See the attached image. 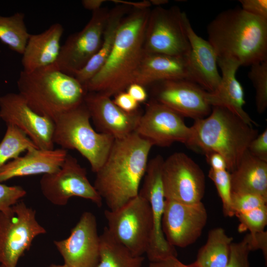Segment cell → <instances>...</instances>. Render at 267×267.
I'll use <instances>...</instances> for the list:
<instances>
[{
	"label": "cell",
	"instance_id": "6da1fadb",
	"mask_svg": "<svg viewBox=\"0 0 267 267\" xmlns=\"http://www.w3.org/2000/svg\"><path fill=\"white\" fill-rule=\"evenodd\" d=\"M153 146L135 132L114 140L95 173L93 185L109 210L119 209L138 194Z\"/></svg>",
	"mask_w": 267,
	"mask_h": 267
},
{
	"label": "cell",
	"instance_id": "7a4b0ae2",
	"mask_svg": "<svg viewBox=\"0 0 267 267\" xmlns=\"http://www.w3.org/2000/svg\"><path fill=\"white\" fill-rule=\"evenodd\" d=\"M150 10L132 8L125 16L107 61L85 86L87 92L111 97L133 83L145 53L144 36Z\"/></svg>",
	"mask_w": 267,
	"mask_h": 267
},
{
	"label": "cell",
	"instance_id": "3957f363",
	"mask_svg": "<svg viewBox=\"0 0 267 267\" xmlns=\"http://www.w3.org/2000/svg\"><path fill=\"white\" fill-rule=\"evenodd\" d=\"M207 33L218 58L235 60L240 66L267 60V20L241 8L218 14L208 25Z\"/></svg>",
	"mask_w": 267,
	"mask_h": 267
},
{
	"label": "cell",
	"instance_id": "277c9868",
	"mask_svg": "<svg viewBox=\"0 0 267 267\" xmlns=\"http://www.w3.org/2000/svg\"><path fill=\"white\" fill-rule=\"evenodd\" d=\"M17 85L18 93L33 111L53 121L83 103L87 92L74 77L54 63L31 72L21 71Z\"/></svg>",
	"mask_w": 267,
	"mask_h": 267
},
{
	"label": "cell",
	"instance_id": "5b68a950",
	"mask_svg": "<svg viewBox=\"0 0 267 267\" xmlns=\"http://www.w3.org/2000/svg\"><path fill=\"white\" fill-rule=\"evenodd\" d=\"M191 136L187 146L205 154L215 152L225 159L231 173L238 165L258 131L227 109L212 106L205 118L194 120L190 127Z\"/></svg>",
	"mask_w": 267,
	"mask_h": 267
},
{
	"label": "cell",
	"instance_id": "8992f818",
	"mask_svg": "<svg viewBox=\"0 0 267 267\" xmlns=\"http://www.w3.org/2000/svg\"><path fill=\"white\" fill-rule=\"evenodd\" d=\"M90 121L89 112L83 102L54 120L53 141L61 148L78 151L96 173L107 158L115 139L96 131Z\"/></svg>",
	"mask_w": 267,
	"mask_h": 267
},
{
	"label": "cell",
	"instance_id": "52a82bcc",
	"mask_svg": "<svg viewBox=\"0 0 267 267\" xmlns=\"http://www.w3.org/2000/svg\"><path fill=\"white\" fill-rule=\"evenodd\" d=\"M108 231L112 237L134 256L146 254L153 229V216L148 201L138 194L121 207L105 210Z\"/></svg>",
	"mask_w": 267,
	"mask_h": 267
},
{
	"label": "cell",
	"instance_id": "ba28073f",
	"mask_svg": "<svg viewBox=\"0 0 267 267\" xmlns=\"http://www.w3.org/2000/svg\"><path fill=\"white\" fill-rule=\"evenodd\" d=\"M46 232L36 219V211L22 201L0 212V265L16 267L35 238Z\"/></svg>",
	"mask_w": 267,
	"mask_h": 267
},
{
	"label": "cell",
	"instance_id": "9c48e42d",
	"mask_svg": "<svg viewBox=\"0 0 267 267\" xmlns=\"http://www.w3.org/2000/svg\"><path fill=\"white\" fill-rule=\"evenodd\" d=\"M183 12L176 6L151 9L144 36L145 53L182 57L189 55L191 48Z\"/></svg>",
	"mask_w": 267,
	"mask_h": 267
},
{
	"label": "cell",
	"instance_id": "30bf717a",
	"mask_svg": "<svg viewBox=\"0 0 267 267\" xmlns=\"http://www.w3.org/2000/svg\"><path fill=\"white\" fill-rule=\"evenodd\" d=\"M40 185L44 197L55 205H66L74 196L90 200L98 207L102 205V198L88 178L86 169L69 154L58 170L43 175Z\"/></svg>",
	"mask_w": 267,
	"mask_h": 267
},
{
	"label": "cell",
	"instance_id": "8fae6325",
	"mask_svg": "<svg viewBox=\"0 0 267 267\" xmlns=\"http://www.w3.org/2000/svg\"><path fill=\"white\" fill-rule=\"evenodd\" d=\"M162 178L165 199L187 204L202 201L205 190L204 172L185 153L176 152L164 160Z\"/></svg>",
	"mask_w": 267,
	"mask_h": 267
},
{
	"label": "cell",
	"instance_id": "7c38bea8",
	"mask_svg": "<svg viewBox=\"0 0 267 267\" xmlns=\"http://www.w3.org/2000/svg\"><path fill=\"white\" fill-rule=\"evenodd\" d=\"M109 11L101 7L92 11L84 28L68 37L54 63L59 70L74 77L96 53L101 45Z\"/></svg>",
	"mask_w": 267,
	"mask_h": 267
},
{
	"label": "cell",
	"instance_id": "4fadbf2b",
	"mask_svg": "<svg viewBox=\"0 0 267 267\" xmlns=\"http://www.w3.org/2000/svg\"><path fill=\"white\" fill-rule=\"evenodd\" d=\"M164 161V158L160 155L148 161L142 186L138 193L148 201L153 216V233L146 253L150 262H157L178 255L175 247L166 240L162 228V219L165 203L162 178Z\"/></svg>",
	"mask_w": 267,
	"mask_h": 267
},
{
	"label": "cell",
	"instance_id": "5bb4252c",
	"mask_svg": "<svg viewBox=\"0 0 267 267\" xmlns=\"http://www.w3.org/2000/svg\"><path fill=\"white\" fill-rule=\"evenodd\" d=\"M135 132L153 146L161 147L176 142L188 145L191 136V128L182 116L153 99L147 103Z\"/></svg>",
	"mask_w": 267,
	"mask_h": 267
},
{
	"label": "cell",
	"instance_id": "9a60e30c",
	"mask_svg": "<svg viewBox=\"0 0 267 267\" xmlns=\"http://www.w3.org/2000/svg\"><path fill=\"white\" fill-rule=\"evenodd\" d=\"M207 219V210L202 201L187 204L165 199L162 231L171 245L184 248L200 237Z\"/></svg>",
	"mask_w": 267,
	"mask_h": 267
},
{
	"label": "cell",
	"instance_id": "2e32d148",
	"mask_svg": "<svg viewBox=\"0 0 267 267\" xmlns=\"http://www.w3.org/2000/svg\"><path fill=\"white\" fill-rule=\"evenodd\" d=\"M0 119L23 131L39 149H54V121L33 111L19 93L0 96Z\"/></svg>",
	"mask_w": 267,
	"mask_h": 267
},
{
	"label": "cell",
	"instance_id": "e0dca14e",
	"mask_svg": "<svg viewBox=\"0 0 267 267\" xmlns=\"http://www.w3.org/2000/svg\"><path fill=\"white\" fill-rule=\"evenodd\" d=\"M153 98L183 117L194 120L208 116L212 106L208 101V92L189 80H164L152 84Z\"/></svg>",
	"mask_w": 267,
	"mask_h": 267
},
{
	"label": "cell",
	"instance_id": "ac0fdd59",
	"mask_svg": "<svg viewBox=\"0 0 267 267\" xmlns=\"http://www.w3.org/2000/svg\"><path fill=\"white\" fill-rule=\"evenodd\" d=\"M54 244L69 267H95L100 248L95 216L90 212H84L70 235Z\"/></svg>",
	"mask_w": 267,
	"mask_h": 267
},
{
	"label": "cell",
	"instance_id": "d6986e66",
	"mask_svg": "<svg viewBox=\"0 0 267 267\" xmlns=\"http://www.w3.org/2000/svg\"><path fill=\"white\" fill-rule=\"evenodd\" d=\"M84 102L98 132L110 135L115 139L135 132L142 114L139 110L126 112L110 97L97 92H87Z\"/></svg>",
	"mask_w": 267,
	"mask_h": 267
},
{
	"label": "cell",
	"instance_id": "ffe728a7",
	"mask_svg": "<svg viewBox=\"0 0 267 267\" xmlns=\"http://www.w3.org/2000/svg\"><path fill=\"white\" fill-rule=\"evenodd\" d=\"M183 17L191 48L187 56L190 81L208 92H213L221 80L217 68V54L209 42L194 32L185 12Z\"/></svg>",
	"mask_w": 267,
	"mask_h": 267
},
{
	"label": "cell",
	"instance_id": "44dd1931",
	"mask_svg": "<svg viewBox=\"0 0 267 267\" xmlns=\"http://www.w3.org/2000/svg\"><path fill=\"white\" fill-rule=\"evenodd\" d=\"M67 150L29 148L25 155L12 159L0 169V182L16 177L54 173L61 166Z\"/></svg>",
	"mask_w": 267,
	"mask_h": 267
},
{
	"label": "cell",
	"instance_id": "7402d4cb",
	"mask_svg": "<svg viewBox=\"0 0 267 267\" xmlns=\"http://www.w3.org/2000/svg\"><path fill=\"white\" fill-rule=\"evenodd\" d=\"M217 64L222 71L221 80L214 91L208 92L209 103L212 107L225 108L248 124L257 126L243 109V89L236 78L240 64L235 60L222 58H218Z\"/></svg>",
	"mask_w": 267,
	"mask_h": 267
},
{
	"label": "cell",
	"instance_id": "603a6c76",
	"mask_svg": "<svg viewBox=\"0 0 267 267\" xmlns=\"http://www.w3.org/2000/svg\"><path fill=\"white\" fill-rule=\"evenodd\" d=\"M63 31L62 25L56 23L41 33L30 34L22 54V70L31 72L55 63Z\"/></svg>",
	"mask_w": 267,
	"mask_h": 267
},
{
	"label": "cell",
	"instance_id": "cb8c5ba5",
	"mask_svg": "<svg viewBox=\"0 0 267 267\" xmlns=\"http://www.w3.org/2000/svg\"><path fill=\"white\" fill-rule=\"evenodd\" d=\"M182 79L190 80L187 56L145 52L133 83L144 87L159 81Z\"/></svg>",
	"mask_w": 267,
	"mask_h": 267
},
{
	"label": "cell",
	"instance_id": "d4e9b609",
	"mask_svg": "<svg viewBox=\"0 0 267 267\" xmlns=\"http://www.w3.org/2000/svg\"><path fill=\"white\" fill-rule=\"evenodd\" d=\"M230 174L231 192L254 193L267 198V162L247 150Z\"/></svg>",
	"mask_w": 267,
	"mask_h": 267
},
{
	"label": "cell",
	"instance_id": "484cf974",
	"mask_svg": "<svg viewBox=\"0 0 267 267\" xmlns=\"http://www.w3.org/2000/svg\"><path fill=\"white\" fill-rule=\"evenodd\" d=\"M132 8L128 5L117 4L109 11L99 49L74 76L85 87L107 61L121 23Z\"/></svg>",
	"mask_w": 267,
	"mask_h": 267
},
{
	"label": "cell",
	"instance_id": "4316f807",
	"mask_svg": "<svg viewBox=\"0 0 267 267\" xmlns=\"http://www.w3.org/2000/svg\"><path fill=\"white\" fill-rule=\"evenodd\" d=\"M233 238L222 227L210 230L206 243L198 252L193 267H225L229 260Z\"/></svg>",
	"mask_w": 267,
	"mask_h": 267
},
{
	"label": "cell",
	"instance_id": "83f0119b",
	"mask_svg": "<svg viewBox=\"0 0 267 267\" xmlns=\"http://www.w3.org/2000/svg\"><path fill=\"white\" fill-rule=\"evenodd\" d=\"M99 262L95 267H141L144 258L134 256L127 248L115 240L106 226L100 235Z\"/></svg>",
	"mask_w": 267,
	"mask_h": 267
},
{
	"label": "cell",
	"instance_id": "f1b7e54d",
	"mask_svg": "<svg viewBox=\"0 0 267 267\" xmlns=\"http://www.w3.org/2000/svg\"><path fill=\"white\" fill-rule=\"evenodd\" d=\"M25 14L17 12L0 15V41L12 50L22 54L30 35L24 22Z\"/></svg>",
	"mask_w": 267,
	"mask_h": 267
},
{
	"label": "cell",
	"instance_id": "f546056e",
	"mask_svg": "<svg viewBox=\"0 0 267 267\" xmlns=\"http://www.w3.org/2000/svg\"><path fill=\"white\" fill-rule=\"evenodd\" d=\"M32 147L38 148L23 131L14 125H6L5 134L0 142V169Z\"/></svg>",
	"mask_w": 267,
	"mask_h": 267
},
{
	"label": "cell",
	"instance_id": "4dcf8cb0",
	"mask_svg": "<svg viewBox=\"0 0 267 267\" xmlns=\"http://www.w3.org/2000/svg\"><path fill=\"white\" fill-rule=\"evenodd\" d=\"M248 77L255 89L257 110L263 113L267 107V60L252 64Z\"/></svg>",
	"mask_w": 267,
	"mask_h": 267
},
{
	"label": "cell",
	"instance_id": "1f68e13d",
	"mask_svg": "<svg viewBox=\"0 0 267 267\" xmlns=\"http://www.w3.org/2000/svg\"><path fill=\"white\" fill-rule=\"evenodd\" d=\"M209 178L213 181L221 199L225 216H234L231 205L230 174L227 170H214L210 168Z\"/></svg>",
	"mask_w": 267,
	"mask_h": 267
},
{
	"label": "cell",
	"instance_id": "d6a6232c",
	"mask_svg": "<svg viewBox=\"0 0 267 267\" xmlns=\"http://www.w3.org/2000/svg\"><path fill=\"white\" fill-rule=\"evenodd\" d=\"M239 221L238 230L251 234L265 230L267 224V206L264 205L236 216Z\"/></svg>",
	"mask_w": 267,
	"mask_h": 267
},
{
	"label": "cell",
	"instance_id": "836d02e7",
	"mask_svg": "<svg viewBox=\"0 0 267 267\" xmlns=\"http://www.w3.org/2000/svg\"><path fill=\"white\" fill-rule=\"evenodd\" d=\"M231 205L234 216L267 205V198L250 193L231 192Z\"/></svg>",
	"mask_w": 267,
	"mask_h": 267
},
{
	"label": "cell",
	"instance_id": "e575fe53",
	"mask_svg": "<svg viewBox=\"0 0 267 267\" xmlns=\"http://www.w3.org/2000/svg\"><path fill=\"white\" fill-rule=\"evenodd\" d=\"M250 250L245 240L232 242L230 255L225 267H250L249 255Z\"/></svg>",
	"mask_w": 267,
	"mask_h": 267
},
{
	"label": "cell",
	"instance_id": "d590c367",
	"mask_svg": "<svg viewBox=\"0 0 267 267\" xmlns=\"http://www.w3.org/2000/svg\"><path fill=\"white\" fill-rule=\"evenodd\" d=\"M26 194L21 186H9L0 182V212L5 211Z\"/></svg>",
	"mask_w": 267,
	"mask_h": 267
},
{
	"label": "cell",
	"instance_id": "8d00e7d4",
	"mask_svg": "<svg viewBox=\"0 0 267 267\" xmlns=\"http://www.w3.org/2000/svg\"><path fill=\"white\" fill-rule=\"evenodd\" d=\"M247 150L254 157L267 162V129L251 141Z\"/></svg>",
	"mask_w": 267,
	"mask_h": 267
},
{
	"label": "cell",
	"instance_id": "74e56055",
	"mask_svg": "<svg viewBox=\"0 0 267 267\" xmlns=\"http://www.w3.org/2000/svg\"><path fill=\"white\" fill-rule=\"evenodd\" d=\"M250 250L262 251L266 263L267 262V232L264 230L255 234H247L243 238Z\"/></svg>",
	"mask_w": 267,
	"mask_h": 267
},
{
	"label": "cell",
	"instance_id": "f35d334b",
	"mask_svg": "<svg viewBox=\"0 0 267 267\" xmlns=\"http://www.w3.org/2000/svg\"><path fill=\"white\" fill-rule=\"evenodd\" d=\"M242 9L248 13L267 20V0H240Z\"/></svg>",
	"mask_w": 267,
	"mask_h": 267
},
{
	"label": "cell",
	"instance_id": "ab89813d",
	"mask_svg": "<svg viewBox=\"0 0 267 267\" xmlns=\"http://www.w3.org/2000/svg\"><path fill=\"white\" fill-rule=\"evenodd\" d=\"M114 96L113 101L124 111L133 113L138 111L139 103L126 91L120 92Z\"/></svg>",
	"mask_w": 267,
	"mask_h": 267
},
{
	"label": "cell",
	"instance_id": "60d3db41",
	"mask_svg": "<svg viewBox=\"0 0 267 267\" xmlns=\"http://www.w3.org/2000/svg\"><path fill=\"white\" fill-rule=\"evenodd\" d=\"M126 92L139 104L146 101L148 97L144 87L137 83L130 84L127 88Z\"/></svg>",
	"mask_w": 267,
	"mask_h": 267
},
{
	"label": "cell",
	"instance_id": "b9f144b4",
	"mask_svg": "<svg viewBox=\"0 0 267 267\" xmlns=\"http://www.w3.org/2000/svg\"><path fill=\"white\" fill-rule=\"evenodd\" d=\"M205 155L211 169L214 170H227L225 160L221 154L215 152H210Z\"/></svg>",
	"mask_w": 267,
	"mask_h": 267
},
{
	"label": "cell",
	"instance_id": "7bdbcfd3",
	"mask_svg": "<svg viewBox=\"0 0 267 267\" xmlns=\"http://www.w3.org/2000/svg\"><path fill=\"white\" fill-rule=\"evenodd\" d=\"M149 267H193L181 262L177 257L171 256L162 260L150 262Z\"/></svg>",
	"mask_w": 267,
	"mask_h": 267
},
{
	"label": "cell",
	"instance_id": "ee69618b",
	"mask_svg": "<svg viewBox=\"0 0 267 267\" xmlns=\"http://www.w3.org/2000/svg\"><path fill=\"white\" fill-rule=\"evenodd\" d=\"M105 1L106 0H83L82 4L85 8L92 12L101 8Z\"/></svg>",
	"mask_w": 267,
	"mask_h": 267
},
{
	"label": "cell",
	"instance_id": "f6af8a7d",
	"mask_svg": "<svg viewBox=\"0 0 267 267\" xmlns=\"http://www.w3.org/2000/svg\"><path fill=\"white\" fill-rule=\"evenodd\" d=\"M149 1L151 5L153 4L156 6H161V5L169 2L167 0H150Z\"/></svg>",
	"mask_w": 267,
	"mask_h": 267
},
{
	"label": "cell",
	"instance_id": "bcb514c9",
	"mask_svg": "<svg viewBox=\"0 0 267 267\" xmlns=\"http://www.w3.org/2000/svg\"><path fill=\"white\" fill-rule=\"evenodd\" d=\"M49 267H69L65 264L62 265L52 264L49 266Z\"/></svg>",
	"mask_w": 267,
	"mask_h": 267
},
{
	"label": "cell",
	"instance_id": "7dc6e473",
	"mask_svg": "<svg viewBox=\"0 0 267 267\" xmlns=\"http://www.w3.org/2000/svg\"><path fill=\"white\" fill-rule=\"evenodd\" d=\"M0 267H4V266H3V265H0Z\"/></svg>",
	"mask_w": 267,
	"mask_h": 267
}]
</instances>
